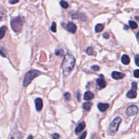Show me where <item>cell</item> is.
<instances>
[{"mask_svg":"<svg viewBox=\"0 0 139 139\" xmlns=\"http://www.w3.org/2000/svg\"><path fill=\"white\" fill-rule=\"evenodd\" d=\"M77 100L80 102V94L79 92H77Z\"/></svg>","mask_w":139,"mask_h":139,"instance_id":"obj_32","label":"cell"},{"mask_svg":"<svg viewBox=\"0 0 139 139\" xmlns=\"http://www.w3.org/2000/svg\"><path fill=\"white\" fill-rule=\"evenodd\" d=\"M60 4L63 8L65 9L67 8L68 7H69V4H68L66 2L64 1V0H62V1L60 2Z\"/></svg>","mask_w":139,"mask_h":139,"instance_id":"obj_19","label":"cell"},{"mask_svg":"<svg viewBox=\"0 0 139 139\" xmlns=\"http://www.w3.org/2000/svg\"><path fill=\"white\" fill-rule=\"evenodd\" d=\"M40 74H41V72L37 70H32L26 73L24 79L23 85L24 87H27L32 82L33 79L35 78L38 77Z\"/></svg>","mask_w":139,"mask_h":139,"instance_id":"obj_2","label":"cell"},{"mask_svg":"<svg viewBox=\"0 0 139 139\" xmlns=\"http://www.w3.org/2000/svg\"><path fill=\"white\" fill-rule=\"evenodd\" d=\"M0 54H1V56L3 57H6V53L4 52L3 49H1V50H0Z\"/></svg>","mask_w":139,"mask_h":139,"instance_id":"obj_26","label":"cell"},{"mask_svg":"<svg viewBox=\"0 0 139 139\" xmlns=\"http://www.w3.org/2000/svg\"><path fill=\"white\" fill-rule=\"evenodd\" d=\"M138 34H139V32L137 33V35H136V37H137V39H138Z\"/></svg>","mask_w":139,"mask_h":139,"instance_id":"obj_36","label":"cell"},{"mask_svg":"<svg viewBox=\"0 0 139 139\" xmlns=\"http://www.w3.org/2000/svg\"><path fill=\"white\" fill-rule=\"evenodd\" d=\"M23 20L20 16H17L13 19L11 22V25L12 29L15 32H19L21 30L23 26Z\"/></svg>","mask_w":139,"mask_h":139,"instance_id":"obj_3","label":"cell"},{"mask_svg":"<svg viewBox=\"0 0 139 139\" xmlns=\"http://www.w3.org/2000/svg\"><path fill=\"white\" fill-rule=\"evenodd\" d=\"M94 97V94L90 91H87L84 95V100L85 101H89L92 100Z\"/></svg>","mask_w":139,"mask_h":139,"instance_id":"obj_13","label":"cell"},{"mask_svg":"<svg viewBox=\"0 0 139 139\" xmlns=\"http://www.w3.org/2000/svg\"><path fill=\"white\" fill-rule=\"evenodd\" d=\"M85 126H86V124L84 122H80L75 128V133L76 134H79V133L81 132V131H82L84 129Z\"/></svg>","mask_w":139,"mask_h":139,"instance_id":"obj_9","label":"cell"},{"mask_svg":"<svg viewBox=\"0 0 139 139\" xmlns=\"http://www.w3.org/2000/svg\"><path fill=\"white\" fill-rule=\"evenodd\" d=\"M134 76L137 78H139V70L138 69L134 71Z\"/></svg>","mask_w":139,"mask_h":139,"instance_id":"obj_24","label":"cell"},{"mask_svg":"<svg viewBox=\"0 0 139 139\" xmlns=\"http://www.w3.org/2000/svg\"><path fill=\"white\" fill-rule=\"evenodd\" d=\"M130 61V58L129 57L128 55L126 54H124L122 55V58H121V62L125 65H128L129 64Z\"/></svg>","mask_w":139,"mask_h":139,"instance_id":"obj_14","label":"cell"},{"mask_svg":"<svg viewBox=\"0 0 139 139\" xmlns=\"http://www.w3.org/2000/svg\"><path fill=\"white\" fill-rule=\"evenodd\" d=\"M87 131H84V133H83L81 135V136H80L79 138V139H84L86 138V136H87Z\"/></svg>","mask_w":139,"mask_h":139,"instance_id":"obj_29","label":"cell"},{"mask_svg":"<svg viewBox=\"0 0 139 139\" xmlns=\"http://www.w3.org/2000/svg\"><path fill=\"white\" fill-rule=\"evenodd\" d=\"M64 97L66 101H69L71 98V95L69 92H66L64 95Z\"/></svg>","mask_w":139,"mask_h":139,"instance_id":"obj_23","label":"cell"},{"mask_svg":"<svg viewBox=\"0 0 139 139\" xmlns=\"http://www.w3.org/2000/svg\"><path fill=\"white\" fill-rule=\"evenodd\" d=\"M55 53L57 55H60V56H62V55H64L65 54V52L62 49H59V50H58L57 51H55Z\"/></svg>","mask_w":139,"mask_h":139,"instance_id":"obj_20","label":"cell"},{"mask_svg":"<svg viewBox=\"0 0 139 139\" xmlns=\"http://www.w3.org/2000/svg\"><path fill=\"white\" fill-rule=\"evenodd\" d=\"M104 29V26L102 24H97L95 27V31L97 33L102 32Z\"/></svg>","mask_w":139,"mask_h":139,"instance_id":"obj_17","label":"cell"},{"mask_svg":"<svg viewBox=\"0 0 139 139\" xmlns=\"http://www.w3.org/2000/svg\"><path fill=\"white\" fill-rule=\"evenodd\" d=\"M129 25L130 27L131 28V29H133L137 28L138 26V24H136L135 21H129Z\"/></svg>","mask_w":139,"mask_h":139,"instance_id":"obj_18","label":"cell"},{"mask_svg":"<svg viewBox=\"0 0 139 139\" xmlns=\"http://www.w3.org/2000/svg\"><path fill=\"white\" fill-rule=\"evenodd\" d=\"M125 74L123 73H121L117 71H114L112 72V76L114 78V79L118 80V79H121L125 77Z\"/></svg>","mask_w":139,"mask_h":139,"instance_id":"obj_10","label":"cell"},{"mask_svg":"<svg viewBox=\"0 0 139 139\" xmlns=\"http://www.w3.org/2000/svg\"><path fill=\"white\" fill-rule=\"evenodd\" d=\"M87 53L89 55H91L93 54V50L92 47H89L88 48L87 50Z\"/></svg>","mask_w":139,"mask_h":139,"instance_id":"obj_21","label":"cell"},{"mask_svg":"<svg viewBox=\"0 0 139 139\" xmlns=\"http://www.w3.org/2000/svg\"><path fill=\"white\" fill-rule=\"evenodd\" d=\"M97 85L98 87V89H102L106 87V83L104 80V78L103 75H101L96 80Z\"/></svg>","mask_w":139,"mask_h":139,"instance_id":"obj_7","label":"cell"},{"mask_svg":"<svg viewBox=\"0 0 139 139\" xmlns=\"http://www.w3.org/2000/svg\"><path fill=\"white\" fill-rule=\"evenodd\" d=\"M137 89H138V84L136 82H133L131 84V89L127 92V97L129 98H135L137 96Z\"/></svg>","mask_w":139,"mask_h":139,"instance_id":"obj_5","label":"cell"},{"mask_svg":"<svg viewBox=\"0 0 139 139\" xmlns=\"http://www.w3.org/2000/svg\"><path fill=\"white\" fill-rule=\"evenodd\" d=\"M135 64L136 65L139 66V55H137L135 58Z\"/></svg>","mask_w":139,"mask_h":139,"instance_id":"obj_27","label":"cell"},{"mask_svg":"<svg viewBox=\"0 0 139 139\" xmlns=\"http://www.w3.org/2000/svg\"><path fill=\"white\" fill-rule=\"evenodd\" d=\"M52 136L54 139H59L60 138L59 135L58 134H57V133H54V134H52Z\"/></svg>","mask_w":139,"mask_h":139,"instance_id":"obj_28","label":"cell"},{"mask_svg":"<svg viewBox=\"0 0 139 139\" xmlns=\"http://www.w3.org/2000/svg\"><path fill=\"white\" fill-rule=\"evenodd\" d=\"M109 107V105L108 103H98V104L97 105V107L98 108L101 112H104L105 111L107 110Z\"/></svg>","mask_w":139,"mask_h":139,"instance_id":"obj_12","label":"cell"},{"mask_svg":"<svg viewBox=\"0 0 139 139\" xmlns=\"http://www.w3.org/2000/svg\"><path fill=\"white\" fill-rule=\"evenodd\" d=\"M19 0H9V2L12 4H14L17 3V2H19Z\"/></svg>","mask_w":139,"mask_h":139,"instance_id":"obj_30","label":"cell"},{"mask_svg":"<svg viewBox=\"0 0 139 139\" xmlns=\"http://www.w3.org/2000/svg\"><path fill=\"white\" fill-rule=\"evenodd\" d=\"M138 112V107L136 105H132L129 107L127 110H126V113L127 116H133L136 115Z\"/></svg>","mask_w":139,"mask_h":139,"instance_id":"obj_6","label":"cell"},{"mask_svg":"<svg viewBox=\"0 0 139 139\" xmlns=\"http://www.w3.org/2000/svg\"><path fill=\"white\" fill-rule=\"evenodd\" d=\"M91 69L92 70L95 71H97L100 70V67L97 65H94L91 66Z\"/></svg>","mask_w":139,"mask_h":139,"instance_id":"obj_25","label":"cell"},{"mask_svg":"<svg viewBox=\"0 0 139 139\" xmlns=\"http://www.w3.org/2000/svg\"><path fill=\"white\" fill-rule=\"evenodd\" d=\"M122 119L120 117L115 118L113 122L110 123L109 130L112 133H115L118 130V127L121 123Z\"/></svg>","mask_w":139,"mask_h":139,"instance_id":"obj_4","label":"cell"},{"mask_svg":"<svg viewBox=\"0 0 139 139\" xmlns=\"http://www.w3.org/2000/svg\"><path fill=\"white\" fill-rule=\"evenodd\" d=\"M66 29L68 32L71 33H75L76 32L77 26L72 22H69L66 25Z\"/></svg>","mask_w":139,"mask_h":139,"instance_id":"obj_8","label":"cell"},{"mask_svg":"<svg viewBox=\"0 0 139 139\" xmlns=\"http://www.w3.org/2000/svg\"><path fill=\"white\" fill-rule=\"evenodd\" d=\"M29 138H33V137L31 136H29V137H28V139H29Z\"/></svg>","mask_w":139,"mask_h":139,"instance_id":"obj_35","label":"cell"},{"mask_svg":"<svg viewBox=\"0 0 139 139\" xmlns=\"http://www.w3.org/2000/svg\"><path fill=\"white\" fill-rule=\"evenodd\" d=\"M2 18H3V15L2 14H0V21L2 20Z\"/></svg>","mask_w":139,"mask_h":139,"instance_id":"obj_33","label":"cell"},{"mask_svg":"<svg viewBox=\"0 0 139 139\" xmlns=\"http://www.w3.org/2000/svg\"><path fill=\"white\" fill-rule=\"evenodd\" d=\"M109 37V34L108 33H105L103 34V37L105 39H108Z\"/></svg>","mask_w":139,"mask_h":139,"instance_id":"obj_31","label":"cell"},{"mask_svg":"<svg viewBox=\"0 0 139 139\" xmlns=\"http://www.w3.org/2000/svg\"><path fill=\"white\" fill-rule=\"evenodd\" d=\"M7 28L6 26H3L0 28V40L2 39L4 37L5 33H6Z\"/></svg>","mask_w":139,"mask_h":139,"instance_id":"obj_16","label":"cell"},{"mask_svg":"<svg viewBox=\"0 0 139 139\" xmlns=\"http://www.w3.org/2000/svg\"><path fill=\"white\" fill-rule=\"evenodd\" d=\"M51 29L53 32H57V27H56V24L55 22H53L52 24L51 27Z\"/></svg>","mask_w":139,"mask_h":139,"instance_id":"obj_22","label":"cell"},{"mask_svg":"<svg viewBox=\"0 0 139 139\" xmlns=\"http://www.w3.org/2000/svg\"><path fill=\"white\" fill-rule=\"evenodd\" d=\"M92 103L91 102H86L85 103H84L83 104V108H84V110L85 111H87V112H89V111L90 110L91 108L92 107Z\"/></svg>","mask_w":139,"mask_h":139,"instance_id":"obj_15","label":"cell"},{"mask_svg":"<svg viewBox=\"0 0 139 139\" xmlns=\"http://www.w3.org/2000/svg\"><path fill=\"white\" fill-rule=\"evenodd\" d=\"M124 28H125V29H128V28L127 26H125V27H124Z\"/></svg>","mask_w":139,"mask_h":139,"instance_id":"obj_34","label":"cell"},{"mask_svg":"<svg viewBox=\"0 0 139 139\" xmlns=\"http://www.w3.org/2000/svg\"><path fill=\"white\" fill-rule=\"evenodd\" d=\"M75 64V58L73 55L67 53L66 54L62 64V69L64 75H68L74 69Z\"/></svg>","mask_w":139,"mask_h":139,"instance_id":"obj_1","label":"cell"},{"mask_svg":"<svg viewBox=\"0 0 139 139\" xmlns=\"http://www.w3.org/2000/svg\"><path fill=\"white\" fill-rule=\"evenodd\" d=\"M35 107L37 111H40L42 108L43 107V102L41 98H38L35 100Z\"/></svg>","mask_w":139,"mask_h":139,"instance_id":"obj_11","label":"cell"}]
</instances>
